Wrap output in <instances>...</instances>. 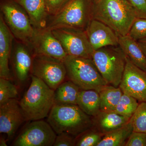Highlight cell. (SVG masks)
<instances>
[{
    "mask_svg": "<svg viewBox=\"0 0 146 146\" xmlns=\"http://www.w3.org/2000/svg\"><path fill=\"white\" fill-rule=\"evenodd\" d=\"M93 19L101 21L119 35L128 34L136 19L141 18L128 0H92Z\"/></svg>",
    "mask_w": 146,
    "mask_h": 146,
    "instance_id": "obj_1",
    "label": "cell"
},
{
    "mask_svg": "<svg viewBox=\"0 0 146 146\" xmlns=\"http://www.w3.org/2000/svg\"><path fill=\"white\" fill-rule=\"evenodd\" d=\"M31 78L30 85L19 102L26 121L47 117L54 105V90L40 79L32 75Z\"/></svg>",
    "mask_w": 146,
    "mask_h": 146,
    "instance_id": "obj_2",
    "label": "cell"
},
{
    "mask_svg": "<svg viewBox=\"0 0 146 146\" xmlns=\"http://www.w3.org/2000/svg\"><path fill=\"white\" fill-rule=\"evenodd\" d=\"M47 122L56 134L65 132L73 136L80 135L93 126L91 116L77 105H54Z\"/></svg>",
    "mask_w": 146,
    "mask_h": 146,
    "instance_id": "obj_3",
    "label": "cell"
},
{
    "mask_svg": "<svg viewBox=\"0 0 146 146\" xmlns=\"http://www.w3.org/2000/svg\"><path fill=\"white\" fill-rule=\"evenodd\" d=\"M63 62L69 80L80 89H93L99 92L109 85L92 58L67 55Z\"/></svg>",
    "mask_w": 146,
    "mask_h": 146,
    "instance_id": "obj_4",
    "label": "cell"
},
{
    "mask_svg": "<svg viewBox=\"0 0 146 146\" xmlns=\"http://www.w3.org/2000/svg\"><path fill=\"white\" fill-rule=\"evenodd\" d=\"M92 58L107 83L119 87L126 63V56L119 46H108L94 50Z\"/></svg>",
    "mask_w": 146,
    "mask_h": 146,
    "instance_id": "obj_5",
    "label": "cell"
},
{
    "mask_svg": "<svg viewBox=\"0 0 146 146\" xmlns=\"http://www.w3.org/2000/svg\"><path fill=\"white\" fill-rule=\"evenodd\" d=\"M92 0H71L63 10L53 17L47 27L50 30L68 27L86 30L93 19Z\"/></svg>",
    "mask_w": 146,
    "mask_h": 146,
    "instance_id": "obj_6",
    "label": "cell"
},
{
    "mask_svg": "<svg viewBox=\"0 0 146 146\" xmlns=\"http://www.w3.org/2000/svg\"><path fill=\"white\" fill-rule=\"evenodd\" d=\"M1 9L4 21L13 36L29 46L35 29L26 11L15 1L5 3Z\"/></svg>",
    "mask_w": 146,
    "mask_h": 146,
    "instance_id": "obj_7",
    "label": "cell"
},
{
    "mask_svg": "<svg viewBox=\"0 0 146 146\" xmlns=\"http://www.w3.org/2000/svg\"><path fill=\"white\" fill-rule=\"evenodd\" d=\"M51 30L67 55L92 58L94 50L85 30L68 27L57 28Z\"/></svg>",
    "mask_w": 146,
    "mask_h": 146,
    "instance_id": "obj_8",
    "label": "cell"
},
{
    "mask_svg": "<svg viewBox=\"0 0 146 146\" xmlns=\"http://www.w3.org/2000/svg\"><path fill=\"white\" fill-rule=\"evenodd\" d=\"M31 73L54 91L67 76L63 61L40 55H33Z\"/></svg>",
    "mask_w": 146,
    "mask_h": 146,
    "instance_id": "obj_9",
    "label": "cell"
},
{
    "mask_svg": "<svg viewBox=\"0 0 146 146\" xmlns=\"http://www.w3.org/2000/svg\"><path fill=\"white\" fill-rule=\"evenodd\" d=\"M56 133L48 122L31 121L23 129L13 142L14 146H52Z\"/></svg>",
    "mask_w": 146,
    "mask_h": 146,
    "instance_id": "obj_10",
    "label": "cell"
},
{
    "mask_svg": "<svg viewBox=\"0 0 146 146\" xmlns=\"http://www.w3.org/2000/svg\"><path fill=\"white\" fill-rule=\"evenodd\" d=\"M119 87L123 93L146 102V72L133 64L126 57V63Z\"/></svg>",
    "mask_w": 146,
    "mask_h": 146,
    "instance_id": "obj_11",
    "label": "cell"
},
{
    "mask_svg": "<svg viewBox=\"0 0 146 146\" xmlns=\"http://www.w3.org/2000/svg\"><path fill=\"white\" fill-rule=\"evenodd\" d=\"M29 46H31L33 55L45 56L63 61L67 56L60 42L47 27L35 30Z\"/></svg>",
    "mask_w": 146,
    "mask_h": 146,
    "instance_id": "obj_12",
    "label": "cell"
},
{
    "mask_svg": "<svg viewBox=\"0 0 146 146\" xmlns=\"http://www.w3.org/2000/svg\"><path fill=\"white\" fill-rule=\"evenodd\" d=\"M25 121L19 102L13 99L0 105V133H5L8 140Z\"/></svg>",
    "mask_w": 146,
    "mask_h": 146,
    "instance_id": "obj_13",
    "label": "cell"
},
{
    "mask_svg": "<svg viewBox=\"0 0 146 146\" xmlns=\"http://www.w3.org/2000/svg\"><path fill=\"white\" fill-rule=\"evenodd\" d=\"M85 31L94 50L108 46H119L118 35L101 21L92 19Z\"/></svg>",
    "mask_w": 146,
    "mask_h": 146,
    "instance_id": "obj_14",
    "label": "cell"
},
{
    "mask_svg": "<svg viewBox=\"0 0 146 146\" xmlns=\"http://www.w3.org/2000/svg\"><path fill=\"white\" fill-rule=\"evenodd\" d=\"M27 45L18 44L13 50L12 56V65L16 80L24 83L28 79L32 67L33 53Z\"/></svg>",
    "mask_w": 146,
    "mask_h": 146,
    "instance_id": "obj_15",
    "label": "cell"
},
{
    "mask_svg": "<svg viewBox=\"0 0 146 146\" xmlns=\"http://www.w3.org/2000/svg\"><path fill=\"white\" fill-rule=\"evenodd\" d=\"M13 35L6 24L2 14L0 17V78L12 79L9 63Z\"/></svg>",
    "mask_w": 146,
    "mask_h": 146,
    "instance_id": "obj_16",
    "label": "cell"
},
{
    "mask_svg": "<svg viewBox=\"0 0 146 146\" xmlns=\"http://www.w3.org/2000/svg\"><path fill=\"white\" fill-rule=\"evenodd\" d=\"M15 1L26 11L35 30L47 27L48 14L44 0H15Z\"/></svg>",
    "mask_w": 146,
    "mask_h": 146,
    "instance_id": "obj_17",
    "label": "cell"
},
{
    "mask_svg": "<svg viewBox=\"0 0 146 146\" xmlns=\"http://www.w3.org/2000/svg\"><path fill=\"white\" fill-rule=\"evenodd\" d=\"M130 118L112 112L100 111L92 119L93 126L103 134L117 129L127 123Z\"/></svg>",
    "mask_w": 146,
    "mask_h": 146,
    "instance_id": "obj_18",
    "label": "cell"
},
{
    "mask_svg": "<svg viewBox=\"0 0 146 146\" xmlns=\"http://www.w3.org/2000/svg\"><path fill=\"white\" fill-rule=\"evenodd\" d=\"M119 46L133 64L146 72V57L138 41L128 35H119Z\"/></svg>",
    "mask_w": 146,
    "mask_h": 146,
    "instance_id": "obj_19",
    "label": "cell"
},
{
    "mask_svg": "<svg viewBox=\"0 0 146 146\" xmlns=\"http://www.w3.org/2000/svg\"><path fill=\"white\" fill-rule=\"evenodd\" d=\"M80 90L71 80L63 82L54 91V105H77L78 97Z\"/></svg>",
    "mask_w": 146,
    "mask_h": 146,
    "instance_id": "obj_20",
    "label": "cell"
},
{
    "mask_svg": "<svg viewBox=\"0 0 146 146\" xmlns=\"http://www.w3.org/2000/svg\"><path fill=\"white\" fill-rule=\"evenodd\" d=\"M77 105L87 115L95 117L100 112L99 93L93 89H80L78 97Z\"/></svg>",
    "mask_w": 146,
    "mask_h": 146,
    "instance_id": "obj_21",
    "label": "cell"
},
{
    "mask_svg": "<svg viewBox=\"0 0 146 146\" xmlns=\"http://www.w3.org/2000/svg\"><path fill=\"white\" fill-rule=\"evenodd\" d=\"M133 131L130 121L121 127L106 133L97 146L125 145V141Z\"/></svg>",
    "mask_w": 146,
    "mask_h": 146,
    "instance_id": "obj_22",
    "label": "cell"
},
{
    "mask_svg": "<svg viewBox=\"0 0 146 146\" xmlns=\"http://www.w3.org/2000/svg\"><path fill=\"white\" fill-rule=\"evenodd\" d=\"M100 107L102 112H112L115 110L123 94L119 87L108 85L99 92Z\"/></svg>",
    "mask_w": 146,
    "mask_h": 146,
    "instance_id": "obj_23",
    "label": "cell"
},
{
    "mask_svg": "<svg viewBox=\"0 0 146 146\" xmlns=\"http://www.w3.org/2000/svg\"><path fill=\"white\" fill-rule=\"evenodd\" d=\"M139 104L134 98L123 93L114 112L119 115L131 118L137 109Z\"/></svg>",
    "mask_w": 146,
    "mask_h": 146,
    "instance_id": "obj_24",
    "label": "cell"
},
{
    "mask_svg": "<svg viewBox=\"0 0 146 146\" xmlns=\"http://www.w3.org/2000/svg\"><path fill=\"white\" fill-rule=\"evenodd\" d=\"M129 121L133 127V131L146 133V102H141Z\"/></svg>",
    "mask_w": 146,
    "mask_h": 146,
    "instance_id": "obj_25",
    "label": "cell"
},
{
    "mask_svg": "<svg viewBox=\"0 0 146 146\" xmlns=\"http://www.w3.org/2000/svg\"><path fill=\"white\" fill-rule=\"evenodd\" d=\"M10 80L0 78V105L18 97V89Z\"/></svg>",
    "mask_w": 146,
    "mask_h": 146,
    "instance_id": "obj_26",
    "label": "cell"
},
{
    "mask_svg": "<svg viewBox=\"0 0 146 146\" xmlns=\"http://www.w3.org/2000/svg\"><path fill=\"white\" fill-rule=\"evenodd\" d=\"M83 132V134L76 141L75 146H97L101 141L104 134L98 130H90Z\"/></svg>",
    "mask_w": 146,
    "mask_h": 146,
    "instance_id": "obj_27",
    "label": "cell"
},
{
    "mask_svg": "<svg viewBox=\"0 0 146 146\" xmlns=\"http://www.w3.org/2000/svg\"><path fill=\"white\" fill-rule=\"evenodd\" d=\"M128 35L137 41L146 38V18H139L136 19Z\"/></svg>",
    "mask_w": 146,
    "mask_h": 146,
    "instance_id": "obj_28",
    "label": "cell"
},
{
    "mask_svg": "<svg viewBox=\"0 0 146 146\" xmlns=\"http://www.w3.org/2000/svg\"><path fill=\"white\" fill-rule=\"evenodd\" d=\"M48 16H56L60 13L71 0H44Z\"/></svg>",
    "mask_w": 146,
    "mask_h": 146,
    "instance_id": "obj_29",
    "label": "cell"
},
{
    "mask_svg": "<svg viewBox=\"0 0 146 146\" xmlns=\"http://www.w3.org/2000/svg\"><path fill=\"white\" fill-rule=\"evenodd\" d=\"M126 146H146V133L133 131L125 144Z\"/></svg>",
    "mask_w": 146,
    "mask_h": 146,
    "instance_id": "obj_30",
    "label": "cell"
},
{
    "mask_svg": "<svg viewBox=\"0 0 146 146\" xmlns=\"http://www.w3.org/2000/svg\"><path fill=\"white\" fill-rule=\"evenodd\" d=\"M76 141L72 135L63 132L56 134L54 146H75Z\"/></svg>",
    "mask_w": 146,
    "mask_h": 146,
    "instance_id": "obj_31",
    "label": "cell"
},
{
    "mask_svg": "<svg viewBox=\"0 0 146 146\" xmlns=\"http://www.w3.org/2000/svg\"><path fill=\"white\" fill-rule=\"evenodd\" d=\"M138 11L141 18H146V0H128Z\"/></svg>",
    "mask_w": 146,
    "mask_h": 146,
    "instance_id": "obj_32",
    "label": "cell"
},
{
    "mask_svg": "<svg viewBox=\"0 0 146 146\" xmlns=\"http://www.w3.org/2000/svg\"><path fill=\"white\" fill-rule=\"evenodd\" d=\"M138 42L146 57V38L138 40Z\"/></svg>",
    "mask_w": 146,
    "mask_h": 146,
    "instance_id": "obj_33",
    "label": "cell"
},
{
    "mask_svg": "<svg viewBox=\"0 0 146 146\" xmlns=\"http://www.w3.org/2000/svg\"><path fill=\"white\" fill-rule=\"evenodd\" d=\"M0 146H7V141L4 138H3V137H1V139H0Z\"/></svg>",
    "mask_w": 146,
    "mask_h": 146,
    "instance_id": "obj_34",
    "label": "cell"
}]
</instances>
